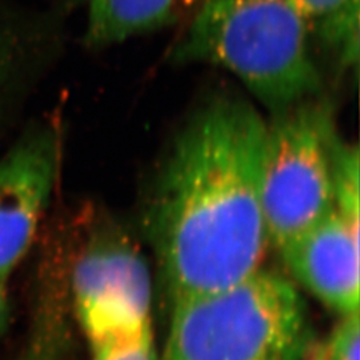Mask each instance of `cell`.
<instances>
[{"instance_id": "1", "label": "cell", "mask_w": 360, "mask_h": 360, "mask_svg": "<svg viewBox=\"0 0 360 360\" xmlns=\"http://www.w3.org/2000/svg\"><path fill=\"white\" fill-rule=\"evenodd\" d=\"M266 120L219 96L181 126L158 167L143 212L171 303L242 282L270 247L260 200Z\"/></svg>"}, {"instance_id": "3", "label": "cell", "mask_w": 360, "mask_h": 360, "mask_svg": "<svg viewBox=\"0 0 360 360\" xmlns=\"http://www.w3.org/2000/svg\"><path fill=\"white\" fill-rule=\"evenodd\" d=\"M162 360H304L314 340L304 300L281 274L171 303Z\"/></svg>"}, {"instance_id": "13", "label": "cell", "mask_w": 360, "mask_h": 360, "mask_svg": "<svg viewBox=\"0 0 360 360\" xmlns=\"http://www.w3.org/2000/svg\"><path fill=\"white\" fill-rule=\"evenodd\" d=\"M11 319V306L8 300L7 283L0 281V335L4 334L8 328Z\"/></svg>"}, {"instance_id": "6", "label": "cell", "mask_w": 360, "mask_h": 360, "mask_svg": "<svg viewBox=\"0 0 360 360\" xmlns=\"http://www.w3.org/2000/svg\"><path fill=\"white\" fill-rule=\"evenodd\" d=\"M59 169V146L51 131H39L0 159V281L32 245Z\"/></svg>"}, {"instance_id": "8", "label": "cell", "mask_w": 360, "mask_h": 360, "mask_svg": "<svg viewBox=\"0 0 360 360\" xmlns=\"http://www.w3.org/2000/svg\"><path fill=\"white\" fill-rule=\"evenodd\" d=\"M178 0H86V41L94 47L117 44L169 22Z\"/></svg>"}, {"instance_id": "2", "label": "cell", "mask_w": 360, "mask_h": 360, "mask_svg": "<svg viewBox=\"0 0 360 360\" xmlns=\"http://www.w3.org/2000/svg\"><path fill=\"white\" fill-rule=\"evenodd\" d=\"M171 59L227 70L272 114L322 89L309 26L294 0H200Z\"/></svg>"}, {"instance_id": "9", "label": "cell", "mask_w": 360, "mask_h": 360, "mask_svg": "<svg viewBox=\"0 0 360 360\" xmlns=\"http://www.w3.org/2000/svg\"><path fill=\"white\" fill-rule=\"evenodd\" d=\"M303 15L312 44H318L340 67L359 60L360 0H294Z\"/></svg>"}, {"instance_id": "12", "label": "cell", "mask_w": 360, "mask_h": 360, "mask_svg": "<svg viewBox=\"0 0 360 360\" xmlns=\"http://www.w3.org/2000/svg\"><path fill=\"white\" fill-rule=\"evenodd\" d=\"M91 360H158L154 334L126 345L91 349Z\"/></svg>"}, {"instance_id": "7", "label": "cell", "mask_w": 360, "mask_h": 360, "mask_svg": "<svg viewBox=\"0 0 360 360\" xmlns=\"http://www.w3.org/2000/svg\"><path fill=\"white\" fill-rule=\"evenodd\" d=\"M276 250L296 282L323 304L339 315L359 311V230L335 211Z\"/></svg>"}, {"instance_id": "4", "label": "cell", "mask_w": 360, "mask_h": 360, "mask_svg": "<svg viewBox=\"0 0 360 360\" xmlns=\"http://www.w3.org/2000/svg\"><path fill=\"white\" fill-rule=\"evenodd\" d=\"M330 104L318 96L272 114L266 123L260 200L270 245L279 248L334 211Z\"/></svg>"}, {"instance_id": "10", "label": "cell", "mask_w": 360, "mask_h": 360, "mask_svg": "<svg viewBox=\"0 0 360 360\" xmlns=\"http://www.w3.org/2000/svg\"><path fill=\"white\" fill-rule=\"evenodd\" d=\"M359 150L340 135L334 148V211L359 230Z\"/></svg>"}, {"instance_id": "11", "label": "cell", "mask_w": 360, "mask_h": 360, "mask_svg": "<svg viewBox=\"0 0 360 360\" xmlns=\"http://www.w3.org/2000/svg\"><path fill=\"white\" fill-rule=\"evenodd\" d=\"M304 360H360L359 311L340 315L330 334L314 339Z\"/></svg>"}, {"instance_id": "5", "label": "cell", "mask_w": 360, "mask_h": 360, "mask_svg": "<svg viewBox=\"0 0 360 360\" xmlns=\"http://www.w3.org/2000/svg\"><path fill=\"white\" fill-rule=\"evenodd\" d=\"M67 290L91 349L154 334L151 271L136 240L114 223L89 232Z\"/></svg>"}]
</instances>
